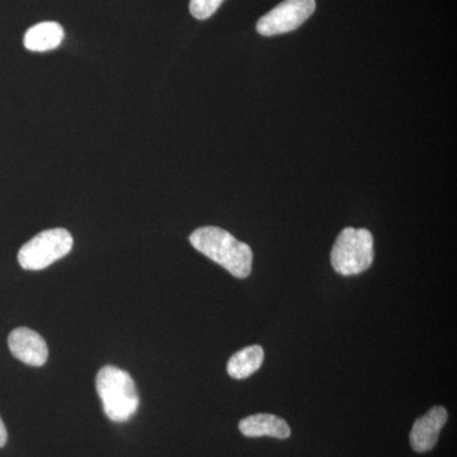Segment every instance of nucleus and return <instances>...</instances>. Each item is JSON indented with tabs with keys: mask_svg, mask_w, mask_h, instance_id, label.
<instances>
[{
	"mask_svg": "<svg viewBox=\"0 0 457 457\" xmlns=\"http://www.w3.org/2000/svg\"><path fill=\"white\" fill-rule=\"evenodd\" d=\"M263 360V348L261 345H249L231 356L228 362V374L237 380L249 378L261 369Z\"/></svg>",
	"mask_w": 457,
	"mask_h": 457,
	"instance_id": "10",
	"label": "nucleus"
},
{
	"mask_svg": "<svg viewBox=\"0 0 457 457\" xmlns=\"http://www.w3.org/2000/svg\"><path fill=\"white\" fill-rule=\"evenodd\" d=\"M73 245V237L65 228L41 231L20 249L18 262L27 270H41L71 253Z\"/></svg>",
	"mask_w": 457,
	"mask_h": 457,
	"instance_id": "4",
	"label": "nucleus"
},
{
	"mask_svg": "<svg viewBox=\"0 0 457 457\" xmlns=\"http://www.w3.org/2000/svg\"><path fill=\"white\" fill-rule=\"evenodd\" d=\"M447 417L449 414L446 409L433 407L425 416L418 418L409 436L411 449L420 453L435 449L441 429L446 425Z\"/></svg>",
	"mask_w": 457,
	"mask_h": 457,
	"instance_id": "7",
	"label": "nucleus"
},
{
	"mask_svg": "<svg viewBox=\"0 0 457 457\" xmlns=\"http://www.w3.org/2000/svg\"><path fill=\"white\" fill-rule=\"evenodd\" d=\"M8 440L7 428H5L4 423H3L2 418H0V449L5 446Z\"/></svg>",
	"mask_w": 457,
	"mask_h": 457,
	"instance_id": "12",
	"label": "nucleus"
},
{
	"mask_svg": "<svg viewBox=\"0 0 457 457\" xmlns=\"http://www.w3.org/2000/svg\"><path fill=\"white\" fill-rule=\"evenodd\" d=\"M9 350L16 359L29 366L40 368L46 363L49 348L37 332L29 328L21 327L9 335Z\"/></svg>",
	"mask_w": 457,
	"mask_h": 457,
	"instance_id": "6",
	"label": "nucleus"
},
{
	"mask_svg": "<svg viewBox=\"0 0 457 457\" xmlns=\"http://www.w3.org/2000/svg\"><path fill=\"white\" fill-rule=\"evenodd\" d=\"M189 242L198 252L224 267L234 278H246L251 275L253 263V252L251 246L239 242L224 228H197L189 237Z\"/></svg>",
	"mask_w": 457,
	"mask_h": 457,
	"instance_id": "1",
	"label": "nucleus"
},
{
	"mask_svg": "<svg viewBox=\"0 0 457 457\" xmlns=\"http://www.w3.org/2000/svg\"><path fill=\"white\" fill-rule=\"evenodd\" d=\"M315 8H317L315 0H284L278 7L260 18L257 22V31L262 36L293 32L311 18Z\"/></svg>",
	"mask_w": 457,
	"mask_h": 457,
	"instance_id": "5",
	"label": "nucleus"
},
{
	"mask_svg": "<svg viewBox=\"0 0 457 457\" xmlns=\"http://www.w3.org/2000/svg\"><path fill=\"white\" fill-rule=\"evenodd\" d=\"M224 0H189V12L196 20H207L216 13Z\"/></svg>",
	"mask_w": 457,
	"mask_h": 457,
	"instance_id": "11",
	"label": "nucleus"
},
{
	"mask_svg": "<svg viewBox=\"0 0 457 457\" xmlns=\"http://www.w3.org/2000/svg\"><path fill=\"white\" fill-rule=\"evenodd\" d=\"M333 269L342 276L359 275L374 262V237L368 228H343L330 254Z\"/></svg>",
	"mask_w": 457,
	"mask_h": 457,
	"instance_id": "3",
	"label": "nucleus"
},
{
	"mask_svg": "<svg viewBox=\"0 0 457 457\" xmlns=\"http://www.w3.org/2000/svg\"><path fill=\"white\" fill-rule=\"evenodd\" d=\"M96 389L104 413L112 422H128L137 413L139 394L129 372L116 366H104L96 378Z\"/></svg>",
	"mask_w": 457,
	"mask_h": 457,
	"instance_id": "2",
	"label": "nucleus"
},
{
	"mask_svg": "<svg viewBox=\"0 0 457 457\" xmlns=\"http://www.w3.org/2000/svg\"><path fill=\"white\" fill-rule=\"evenodd\" d=\"M64 29L56 22H42L26 32L23 44L27 50L45 53L57 49L64 40Z\"/></svg>",
	"mask_w": 457,
	"mask_h": 457,
	"instance_id": "9",
	"label": "nucleus"
},
{
	"mask_svg": "<svg viewBox=\"0 0 457 457\" xmlns=\"http://www.w3.org/2000/svg\"><path fill=\"white\" fill-rule=\"evenodd\" d=\"M239 431L245 437H269L278 438V440H286L290 437L291 429L285 420L273 414H254L245 420H240Z\"/></svg>",
	"mask_w": 457,
	"mask_h": 457,
	"instance_id": "8",
	"label": "nucleus"
}]
</instances>
